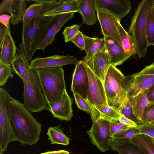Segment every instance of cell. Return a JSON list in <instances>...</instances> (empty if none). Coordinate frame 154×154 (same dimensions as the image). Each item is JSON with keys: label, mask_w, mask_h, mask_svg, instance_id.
<instances>
[{"label": "cell", "mask_w": 154, "mask_h": 154, "mask_svg": "<svg viewBox=\"0 0 154 154\" xmlns=\"http://www.w3.org/2000/svg\"><path fill=\"white\" fill-rule=\"evenodd\" d=\"M7 108L11 124L17 141L22 145L29 146L39 141L41 124L23 103L11 97L8 101Z\"/></svg>", "instance_id": "6da1fadb"}, {"label": "cell", "mask_w": 154, "mask_h": 154, "mask_svg": "<svg viewBox=\"0 0 154 154\" xmlns=\"http://www.w3.org/2000/svg\"><path fill=\"white\" fill-rule=\"evenodd\" d=\"M154 1L143 0L138 3L129 27L128 33L131 34L139 58L146 56L149 46L146 33L147 18Z\"/></svg>", "instance_id": "7a4b0ae2"}, {"label": "cell", "mask_w": 154, "mask_h": 154, "mask_svg": "<svg viewBox=\"0 0 154 154\" xmlns=\"http://www.w3.org/2000/svg\"><path fill=\"white\" fill-rule=\"evenodd\" d=\"M35 70L47 104L60 100L66 87L62 66Z\"/></svg>", "instance_id": "3957f363"}, {"label": "cell", "mask_w": 154, "mask_h": 154, "mask_svg": "<svg viewBox=\"0 0 154 154\" xmlns=\"http://www.w3.org/2000/svg\"><path fill=\"white\" fill-rule=\"evenodd\" d=\"M23 84V97L25 107L31 112L49 110L35 69H33L30 83Z\"/></svg>", "instance_id": "277c9868"}, {"label": "cell", "mask_w": 154, "mask_h": 154, "mask_svg": "<svg viewBox=\"0 0 154 154\" xmlns=\"http://www.w3.org/2000/svg\"><path fill=\"white\" fill-rule=\"evenodd\" d=\"M154 84V62L138 72L125 76V90L127 98H132Z\"/></svg>", "instance_id": "5b68a950"}, {"label": "cell", "mask_w": 154, "mask_h": 154, "mask_svg": "<svg viewBox=\"0 0 154 154\" xmlns=\"http://www.w3.org/2000/svg\"><path fill=\"white\" fill-rule=\"evenodd\" d=\"M74 13L69 12L56 16L46 17L40 32L37 50H42L45 52L48 46L51 45L57 33L68 20L73 17Z\"/></svg>", "instance_id": "8992f818"}, {"label": "cell", "mask_w": 154, "mask_h": 154, "mask_svg": "<svg viewBox=\"0 0 154 154\" xmlns=\"http://www.w3.org/2000/svg\"><path fill=\"white\" fill-rule=\"evenodd\" d=\"M11 97L8 91L0 88V151L2 153L7 150L9 143L18 141L8 113V103Z\"/></svg>", "instance_id": "52a82bcc"}, {"label": "cell", "mask_w": 154, "mask_h": 154, "mask_svg": "<svg viewBox=\"0 0 154 154\" xmlns=\"http://www.w3.org/2000/svg\"><path fill=\"white\" fill-rule=\"evenodd\" d=\"M47 18L40 14L28 24L23 26L22 42L25 54L29 61H31L36 49L41 29Z\"/></svg>", "instance_id": "ba28073f"}, {"label": "cell", "mask_w": 154, "mask_h": 154, "mask_svg": "<svg viewBox=\"0 0 154 154\" xmlns=\"http://www.w3.org/2000/svg\"><path fill=\"white\" fill-rule=\"evenodd\" d=\"M91 128L86 132L91 140L100 151L104 152L109 150L112 138L111 133V122L99 118L93 121Z\"/></svg>", "instance_id": "9c48e42d"}, {"label": "cell", "mask_w": 154, "mask_h": 154, "mask_svg": "<svg viewBox=\"0 0 154 154\" xmlns=\"http://www.w3.org/2000/svg\"><path fill=\"white\" fill-rule=\"evenodd\" d=\"M89 80V88L85 100L88 105L100 108L107 104L104 83L86 66Z\"/></svg>", "instance_id": "30bf717a"}, {"label": "cell", "mask_w": 154, "mask_h": 154, "mask_svg": "<svg viewBox=\"0 0 154 154\" xmlns=\"http://www.w3.org/2000/svg\"><path fill=\"white\" fill-rule=\"evenodd\" d=\"M96 12L103 36L113 39L122 45L119 31L120 21L106 10L97 9Z\"/></svg>", "instance_id": "8fae6325"}, {"label": "cell", "mask_w": 154, "mask_h": 154, "mask_svg": "<svg viewBox=\"0 0 154 154\" xmlns=\"http://www.w3.org/2000/svg\"><path fill=\"white\" fill-rule=\"evenodd\" d=\"M89 88V80L86 66L83 60L75 65L72 76L71 91L86 100Z\"/></svg>", "instance_id": "7c38bea8"}, {"label": "cell", "mask_w": 154, "mask_h": 154, "mask_svg": "<svg viewBox=\"0 0 154 154\" xmlns=\"http://www.w3.org/2000/svg\"><path fill=\"white\" fill-rule=\"evenodd\" d=\"M39 14L44 17H53L69 12L79 13V0H53L43 5Z\"/></svg>", "instance_id": "4fadbf2b"}, {"label": "cell", "mask_w": 154, "mask_h": 154, "mask_svg": "<svg viewBox=\"0 0 154 154\" xmlns=\"http://www.w3.org/2000/svg\"><path fill=\"white\" fill-rule=\"evenodd\" d=\"M86 66L103 83L111 65L108 52L105 48L87 60H83Z\"/></svg>", "instance_id": "5bb4252c"}, {"label": "cell", "mask_w": 154, "mask_h": 154, "mask_svg": "<svg viewBox=\"0 0 154 154\" xmlns=\"http://www.w3.org/2000/svg\"><path fill=\"white\" fill-rule=\"evenodd\" d=\"M72 103V99L66 90L60 100L47 105L49 111L54 118L68 121H71L73 116Z\"/></svg>", "instance_id": "9a60e30c"}, {"label": "cell", "mask_w": 154, "mask_h": 154, "mask_svg": "<svg viewBox=\"0 0 154 154\" xmlns=\"http://www.w3.org/2000/svg\"><path fill=\"white\" fill-rule=\"evenodd\" d=\"M79 62L78 60L73 56L54 55L44 57H37L31 61L30 66L32 69H36L41 68L63 66L67 65H76Z\"/></svg>", "instance_id": "2e32d148"}, {"label": "cell", "mask_w": 154, "mask_h": 154, "mask_svg": "<svg viewBox=\"0 0 154 154\" xmlns=\"http://www.w3.org/2000/svg\"><path fill=\"white\" fill-rule=\"evenodd\" d=\"M96 9L106 10L119 20L128 14L131 8V4L128 0H95Z\"/></svg>", "instance_id": "e0dca14e"}, {"label": "cell", "mask_w": 154, "mask_h": 154, "mask_svg": "<svg viewBox=\"0 0 154 154\" xmlns=\"http://www.w3.org/2000/svg\"><path fill=\"white\" fill-rule=\"evenodd\" d=\"M17 53L13 61L11 67L14 73L18 75L23 82L29 84L31 83L33 69L24 51L22 43L19 44Z\"/></svg>", "instance_id": "ac0fdd59"}, {"label": "cell", "mask_w": 154, "mask_h": 154, "mask_svg": "<svg viewBox=\"0 0 154 154\" xmlns=\"http://www.w3.org/2000/svg\"><path fill=\"white\" fill-rule=\"evenodd\" d=\"M27 0H3L0 3V15L8 13L11 16L10 23L13 25L22 20L26 10Z\"/></svg>", "instance_id": "d6986e66"}, {"label": "cell", "mask_w": 154, "mask_h": 154, "mask_svg": "<svg viewBox=\"0 0 154 154\" xmlns=\"http://www.w3.org/2000/svg\"><path fill=\"white\" fill-rule=\"evenodd\" d=\"M106 77L117 94L121 106L128 99L125 90V76L116 67L111 65L109 68Z\"/></svg>", "instance_id": "ffe728a7"}, {"label": "cell", "mask_w": 154, "mask_h": 154, "mask_svg": "<svg viewBox=\"0 0 154 154\" xmlns=\"http://www.w3.org/2000/svg\"><path fill=\"white\" fill-rule=\"evenodd\" d=\"M103 38L111 65L115 67L120 65L131 56L125 52L122 45L113 39L105 36Z\"/></svg>", "instance_id": "44dd1931"}, {"label": "cell", "mask_w": 154, "mask_h": 154, "mask_svg": "<svg viewBox=\"0 0 154 154\" xmlns=\"http://www.w3.org/2000/svg\"><path fill=\"white\" fill-rule=\"evenodd\" d=\"M0 48L1 50L0 62L11 66L17 54V48L11 32L6 35Z\"/></svg>", "instance_id": "7402d4cb"}, {"label": "cell", "mask_w": 154, "mask_h": 154, "mask_svg": "<svg viewBox=\"0 0 154 154\" xmlns=\"http://www.w3.org/2000/svg\"><path fill=\"white\" fill-rule=\"evenodd\" d=\"M79 7L83 23L90 26L96 23L98 19L95 0H79Z\"/></svg>", "instance_id": "603a6c76"}, {"label": "cell", "mask_w": 154, "mask_h": 154, "mask_svg": "<svg viewBox=\"0 0 154 154\" xmlns=\"http://www.w3.org/2000/svg\"><path fill=\"white\" fill-rule=\"evenodd\" d=\"M88 105L90 109V114L93 121L99 118L105 119L111 122L119 121L120 114L118 110L109 106L108 104L104 105L100 108H96Z\"/></svg>", "instance_id": "cb8c5ba5"}, {"label": "cell", "mask_w": 154, "mask_h": 154, "mask_svg": "<svg viewBox=\"0 0 154 154\" xmlns=\"http://www.w3.org/2000/svg\"><path fill=\"white\" fill-rule=\"evenodd\" d=\"M110 148L119 154H144L135 145L131 143L130 139H117L112 137Z\"/></svg>", "instance_id": "d4e9b609"}, {"label": "cell", "mask_w": 154, "mask_h": 154, "mask_svg": "<svg viewBox=\"0 0 154 154\" xmlns=\"http://www.w3.org/2000/svg\"><path fill=\"white\" fill-rule=\"evenodd\" d=\"M149 88L130 99L132 114L140 122L148 103Z\"/></svg>", "instance_id": "484cf974"}, {"label": "cell", "mask_w": 154, "mask_h": 154, "mask_svg": "<svg viewBox=\"0 0 154 154\" xmlns=\"http://www.w3.org/2000/svg\"><path fill=\"white\" fill-rule=\"evenodd\" d=\"M85 49L86 55L83 60H87L97 53L103 50L106 47L104 38H91L84 35Z\"/></svg>", "instance_id": "4316f807"}, {"label": "cell", "mask_w": 154, "mask_h": 154, "mask_svg": "<svg viewBox=\"0 0 154 154\" xmlns=\"http://www.w3.org/2000/svg\"><path fill=\"white\" fill-rule=\"evenodd\" d=\"M154 139L146 135L140 134L130 140L144 154H154Z\"/></svg>", "instance_id": "83f0119b"}, {"label": "cell", "mask_w": 154, "mask_h": 154, "mask_svg": "<svg viewBox=\"0 0 154 154\" xmlns=\"http://www.w3.org/2000/svg\"><path fill=\"white\" fill-rule=\"evenodd\" d=\"M47 134L51 144L67 146L69 143L70 138L64 134L63 128H60V125L50 127Z\"/></svg>", "instance_id": "f1b7e54d"}, {"label": "cell", "mask_w": 154, "mask_h": 154, "mask_svg": "<svg viewBox=\"0 0 154 154\" xmlns=\"http://www.w3.org/2000/svg\"><path fill=\"white\" fill-rule=\"evenodd\" d=\"M119 31L122 46L125 52L131 56L137 54L136 48L132 36L125 30L121 23L119 25Z\"/></svg>", "instance_id": "f546056e"}, {"label": "cell", "mask_w": 154, "mask_h": 154, "mask_svg": "<svg viewBox=\"0 0 154 154\" xmlns=\"http://www.w3.org/2000/svg\"><path fill=\"white\" fill-rule=\"evenodd\" d=\"M105 93L108 105L119 110L121 105L117 94L106 77L104 82Z\"/></svg>", "instance_id": "4dcf8cb0"}, {"label": "cell", "mask_w": 154, "mask_h": 154, "mask_svg": "<svg viewBox=\"0 0 154 154\" xmlns=\"http://www.w3.org/2000/svg\"><path fill=\"white\" fill-rule=\"evenodd\" d=\"M43 8L42 5L37 3L30 5L26 10L23 15L22 20L23 25L29 23L38 16Z\"/></svg>", "instance_id": "1f68e13d"}, {"label": "cell", "mask_w": 154, "mask_h": 154, "mask_svg": "<svg viewBox=\"0 0 154 154\" xmlns=\"http://www.w3.org/2000/svg\"><path fill=\"white\" fill-rule=\"evenodd\" d=\"M146 33L149 46H154V1L147 17Z\"/></svg>", "instance_id": "d6a6232c"}, {"label": "cell", "mask_w": 154, "mask_h": 154, "mask_svg": "<svg viewBox=\"0 0 154 154\" xmlns=\"http://www.w3.org/2000/svg\"><path fill=\"white\" fill-rule=\"evenodd\" d=\"M119 111L120 114L138 125L141 124L132 114L130 99H127L120 106Z\"/></svg>", "instance_id": "836d02e7"}, {"label": "cell", "mask_w": 154, "mask_h": 154, "mask_svg": "<svg viewBox=\"0 0 154 154\" xmlns=\"http://www.w3.org/2000/svg\"><path fill=\"white\" fill-rule=\"evenodd\" d=\"M14 71L10 66L0 62V86L4 85L10 78H13Z\"/></svg>", "instance_id": "e575fe53"}, {"label": "cell", "mask_w": 154, "mask_h": 154, "mask_svg": "<svg viewBox=\"0 0 154 154\" xmlns=\"http://www.w3.org/2000/svg\"><path fill=\"white\" fill-rule=\"evenodd\" d=\"M80 26V25L76 24L65 27L62 33L65 42L71 41L75 37L79 31Z\"/></svg>", "instance_id": "d590c367"}, {"label": "cell", "mask_w": 154, "mask_h": 154, "mask_svg": "<svg viewBox=\"0 0 154 154\" xmlns=\"http://www.w3.org/2000/svg\"><path fill=\"white\" fill-rule=\"evenodd\" d=\"M141 134L140 131L135 128L128 129L112 136V137L117 139H130Z\"/></svg>", "instance_id": "8d00e7d4"}, {"label": "cell", "mask_w": 154, "mask_h": 154, "mask_svg": "<svg viewBox=\"0 0 154 154\" xmlns=\"http://www.w3.org/2000/svg\"><path fill=\"white\" fill-rule=\"evenodd\" d=\"M73 94L75 103L78 108L88 114H90L89 107L85 100L76 93H73Z\"/></svg>", "instance_id": "74e56055"}, {"label": "cell", "mask_w": 154, "mask_h": 154, "mask_svg": "<svg viewBox=\"0 0 154 154\" xmlns=\"http://www.w3.org/2000/svg\"><path fill=\"white\" fill-rule=\"evenodd\" d=\"M154 121V106L146 107L144 110L141 122L150 124Z\"/></svg>", "instance_id": "f35d334b"}, {"label": "cell", "mask_w": 154, "mask_h": 154, "mask_svg": "<svg viewBox=\"0 0 154 154\" xmlns=\"http://www.w3.org/2000/svg\"><path fill=\"white\" fill-rule=\"evenodd\" d=\"M141 134H145L154 138V125L141 123L135 127Z\"/></svg>", "instance_id": "ab89813d"}, {"label": "cell", "mask_w": 154, "mask_h": 154, "mask_svg": "<svg viewBox=\"0 0 154 154\" xmlns=\"http://www.w3.org/2000/svg\"><path fill=\"white\" fill-rule=\"evenodd\" d=\"M129 128H130L119 122H111L110 129L112 137L114 135L120 133Z\"/></svg>", "instance_id": "60d3db41"}, {"label": "cell", "mask_w": 154, "mask_h": 154, "mask_svg": "<svg viewBox=\"0 0 154 154\" xmlns=\"http://www.w3.org/2000/svg\"><path fill=\"white\" fill-rule=\"evenodd\" d=\"M84 35L80 31L75 37L71 41L81 51L84 50L85 41Z\"/></svg>", "instance_id": "b9f144b4"}, {"label": "cell", "mask_w": 154, "mask_h": 154, "mask_svg": "<svg viewBox=\"0 0 154 154\" xmlns=\"http://www.w3.org/2000/svg\"><path fill=\"white\" fill-rule=\"evenodd\" d=\"M11 32L10 24L6 26L1 23H0V47H1L7 35Z\"/></svg>", "instance_id": "7bdbcfd3"}, {"label": "cell", "mask_w": 154, "mask_h": 154, "mask_svg": "<svg viewBox=\"0 0 154 154\" xmlns=\"http://www.w3.org/2000/svg\"><path fill=\"white\" fill-rule=\"evenodd\" d=\"M118 121L130 128H135L138 125L134 122L127 118L121 114H120Z\"/></svg>", "instance_id": "ee69618b"}, {"label": "cell", "mask_w": 154, "mask_h": 154, "mask_svg": "<svg viewBox=\"0 0 154 154\" xmlns=\"http://www.w3.org/2000/svg\"><path fill=\"white\" fill-rule=\"evenodd\" d=\"M148 99V103L146 107L154 106V84L149 88Z\"/></svg>", "instance_id": "f6af8a7d"}, {"label": "cell", "mask_w": 154, "mask_h": 154, "mask_svg": "<svg viewBox=\"0 0 154 154\" xmlns=\"http://www.w3.org/2000/svg\"><path fill=\"white\" fill-rule=\"evenodd\" d=\"M11 16L10 15L4 14L0 16V22L3 25L8 26L9 24V23Z\"/></svg>", "instance_id": "bcb514c9"}, {"label": "cell", "mask_w": 154, "mask_h": 154, "mask_svg": "<svg viewBox=\"0 0 154 154\" xmlns=\"http://www.w3.org/2000/svg\"><path fill=\"white\" fill-rule=\"evenodd\" d=\"M69 152L66 150H59L48 151L41 153L40 154H69Z\"/></svg>", "instance_id": "7dc6e473"}, {"label": "cell", "mask_w": 154, "mask_h": 154, "mask_svg": "<svg viewBox=\"0 0 154 154\" xmlns=\"http://www.w3.org/2000/svg\"><path fill=\"white\" fill-rule=\"evenodd\" d=\"M150 124L154 125V121L153 122H152L151 123H150Z\"/></svg>", "instance_id": "c3c4849f"}, {"label": "cell", "mask_w": 154, "mask_h": 154, "mask_svg": "<svg viewBox=\"0 0 154 154\" xmlns=\"http://www.w3.org/2000/svg\"></svg>", "instance_id": "681fc988"}]
</instances>
